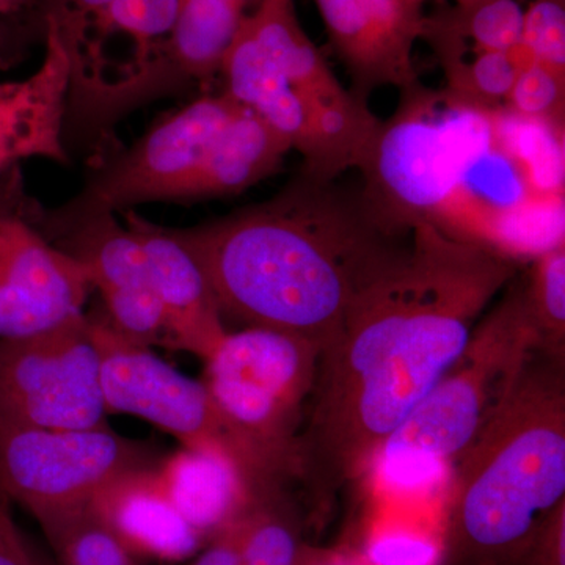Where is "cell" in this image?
Masks as SVG:
<instances>
[{
    "label": "cell",
    "mask_w": 565,
    "mask_h": 565,
    "mask_svg": "<svg viewBox=\"0 0 565 565\" xmlns=\"http://www.w3.org/2000/svg\"><path fill=\"white\" fill-rule=\"evenodd\" d=\"M503 107L519 117L564 126L565 74L537 62H523Z\"/></svg>",
    "instance_id": "cb8c5ba5"
},
{
    "label": "cell",
    "mask_w": 565,
    "mask_h": 565,
    "mask_svg": "<svg viewBox=\"0 0 565 565\" xmlns=\"http://www.w3.org/2000/svg\"><path fill=\"white\" fill-rule=\"evenodd\" d=\"M424 3L430 2V0H423Z\"/></svg>",
    "instance_id": "1f68e13d"
},
{
    "label": "cell",
    "mask_w": 565,
    "mask_h": 565,
    "mask_svg": "<svg viewBox=\"0 0 565 565\" xmlns=\"http://www.w3.org/2000/svg\"><path fill=\"white\" fill-rule=\"evenodd\" d=\"M519 270L516 259L429 223L412 228L319 355L296 446V481L315 511L377 459Z\"/></svg>",
    "instance_id": "6da1fadb"
},
{
    "label": "cell",
    "mask_w": 565,
    "mask_h": 565,
    "mask_svg": "<svg viewBox=\"0 0 565 565\" xmlns=\"http://www.w3.org/2000/svg\"><path fill=\"white\" fill-rule=\"evenodd\" d=\"M437 557V548L430 542L403 535L382 539L370 548L373 565H434Z\"/></svg>",
    "instance_id": "484cf974"
},
{
    "label": "cell",
    "mask_w": 565,
    "mask_h": 565,
    "mask_svg": "<svg viewBox=\"0 0 565 565\" xmlns=\"http://www.w3.org/2000/svg\"><path fill=\"white\" fill-rule=\"evenodd\" d=\"M423 40L433 46L446 79V90L486 109H500L522 68L516 52L476 51L455 33L424 21Z\"/></svg>",
    "instance_id": "d6986e66"
},
{
    "label": "cell",
    "mask_w": 565,
    "mask_h": 565,
    "mask_svg": "<svg viewBox=\"0 0 565 565\" xmlns=\"http://www.w3.org/2000/svg\"><path fill=\"white\" fill-rule=\"evenodd\" d=\"M43 63L28 79L0 82V173L24 159L70 163L63 141L68 62L55 32L44 28Z\"/></svg>",
    "instance_id": "e0dca14e"
},
{
    "label": "cell",
    "mask_w": 565,
    "mask_h": 565,
    "mask_svg": "<svg viewBox=\"0 0 565 565\" xmlns=\"http://www.w3.org/2000/svg\"><path fill=\"white\" fill-rule=\"evenodd\" d=\"M35 0H0V14L17 13L22 9H29Z\"/></svg>",
    "instance_id": "4dcf8cb0"
},
{
    "label": "cell",
    "mask_w": 565,
    "mask_h": 565,
    "mask_svg": "<svg viewBox=\"0 0 565 565\" xmlns=\"http://www.w3.org/2000/svg\"><path fill=\"white\" fill-rule=\"evenodd\" d=\"M541 344L526 292V277L505 286L504 296L473 333L459 359L388 438L381 457L392 465L455 459L481 429Z\"/></svg>",
    "instance_id": "52a82bcc"
},
{
    "label": "cell",
    "mask_w": 565,
    "mask_h": 565,
    "mask_svg": "<svg viewBox=\"0 0 565 565\" xmlns=\"http://www.w3.org/2000/svg\"><path fill=\"white\" fill-rule=\"evenodd\" d=\"M20 167L0 173V340L32 337L84 313V267L36 225Z\"/></svg>",
    "instance_id": "7c38bea8"
},
{
    "label": "cell",
    "mask_w": 565,
    "mask_h": 565,
    "mask_svg": "<svg viewBox=\"0 0 565 565\" xmlns=\"http://www.w3.org/2000/svg\"><path fill=\"white\" fill-rule=\"evenodd\" d=\"M40 525L58 565H139L88 504L47 516Z\"/></svg>",
    "instance_id": "44dd1931"
},
{
    "label": "cell",
    "mask_w": 565,
    "mask_h": 565,
    "mask_svg": "<svg viewBox=\"0 0 565 565\" xmlns=\"http://www.w3.org/2000/svg\"><path fill=\"white\" fill-rule=\"evenodd\" d=\"M158 473L174 508L207 542L237 522L259 497L228 456L211 449L182 446Z\"/></svg>",
    "instance_id": "ac0fdd59"
},
{
    "label": "cell",
    "mask_w": 565,
    "mask_h": 565,
    "mask_svg": "<svg viewBox=\"0 0 565 565\" xmlns=\"http://www.w3.org/2000/svg\"><path fill=\"white\" fill-rule=\"evenodd\" d=\"M514 565H565V505L546 522Z\"/></svg>",
    "instance_id": "4316f807"
},
{
    "label": "cell",
    "mask_w": 565,
    "mask_h": 565,
    "mask_svg": "<svg viewBox=\"0 0 565 565\" xmlns=\"http://www.w3.org/2000/svg\"><path fill=\"white\" fill-rule=\"evenodd\" d=\"M121 217L147 253L152 286L166 311L172 349L206 362L228 332L202 264L172 228L156 225L134 210L121 212Z\"/></svg>",
    "instance_id": "5bb4252c"
},
{
    "label": "cell",
    "mask_w": 565,
    "mask_h": 565,
    "mask_svg": "<svg viewBox=\"0 0 565 565\" xmlns=\"http://www.w3.org/2000/svg\"><path fill=\"white\" fill-rule=\"evenodd\" d=\"M308 550L300 516L281 487L259 494L241 516L243 565H302Z\"/></svg>",
    "instance_id": "ffe728a7"
},
{
    "label": "cell",
    "mask_w": 565,
    "mask_h": 565,
    "mask_svg": "<svg viewBox=\"0 0 565 565\" xmlns=\"http://www.w3.org/2000/svg\"><path fill=\"white\" fill-rule=\"evenodd\" d=\"M88 505L137 559L182 563L207 542L174 508L158 470L151 468L117 476L93 494Z\"/></svg>",
    "instance_id": "2e32d148"
},
{
    "label": "cell",
    "mask_w": 565,
    "mask_h": 565,
    "mask_svg": "<svg viewBox=\"0 0 565 565\" xmlns=\"http://www.w3.org/2000/svg\"><path fill=\"white\" fill-rule=\"evenodd\" d=\"M330 47L351 77L349 88L370 102L375 90L418 82L414 47L423 39V0H315Z\"/></svg>",
    "instance_id": "4fadbf2b"
},
{
    "label": "cell",
    "mask_w": 565,
    "mask_h": 565,
    "mask_svg": "<svg viewBox=\"0 0 565 565\" xmlns=\"http://www.w3.org/2000/svg\"><path fill=\"white\" fill-rule=\"evenodd\" d=\"M263 0H181L158 58L139 82L129 111L218 76L241 24Z\"/></svg>",
    "instance_id": "9a60e30c"
},
{
    "label": "cell",
    "mask_w": 565,
    "mask_h": 565,
    "mask_svg": "<svg viewBox=\"0 0 565 565\" xmlns=\"http://www.w3.org/2000/svg\"><path fill=\"white\" fill-rule=\"evenodd\" d=\"M321 348L277 330L226 334L203 384L269 481L296 479V446Z\"/></svg>",
    "instance_id": "ba28073f"
},
{
    "label": "cell",
    "mask_w": 565,
    "mask_h": 565,
    "mask_svg": "<svg viewBox=\"0 0 565 565\" xmlns=\"http://www.w3.org/2000/svg\"><path fill=\"white\" fill-rule=\"evenodd\" d=\"M523 13L519 0H479L444 7L427 20L455 33L476 51L516 52L522 44Z\"/></svg>",
    "instance_id": "7402d4cb"
},
{
    "label": "cell",
    "mask_w": 565,
    "mask_h": 565,
    "mask_svg": "<svg viewBox=\"0 0 565 565\" xmlns=\"http://www.w3.org/2000/svg\"><path fill=\"white\" fill-rule=\"evenodd\" d=\"M143 463L139 446L109 427L55 430L0 422L3 494L39 523L88 504L111 479Z\"/></svg>",
    "instance_id": "8fae6325"
},
{
    "label": "cell",
    "mask_w": 565,
    "mask_h": 565,
    "mask_svg": "<svg viewBox=\"0 0 565 565\" xmlns=\"http://www.w3.org/2000/svg\"><path fill=\"white\" fill-rule=\"evenodd\" d=\"M291 151L280 134L225 92L204 95L152 126L131 147L102 152L84 188L36 225L51 239L68 226L147 203L237 195L273 177Z\"/></svg>",
    "instance_id": "5b68a950"
},
{
    "label": "cell",
    "mask_w": 565,
    "mask_h": 565,
    "mask_svg": "<svg viewBox=\"0 0 565 565\" xmlns=\"http://www.w3.org/2000/svg\"><path fill=\"white\" fill-rule=\"evenodd\" d=\"M172 230L202 264L223 318L303 338L321 351L412 234L382 225L362 191L303 170L266 202Z\"/></svg>",
    "instance_id": "7a4b0ae2"
},
{
    "label": "cell",
    "mask_w": 565,
    "mask_h": 565,
    "mask_svg": "<svg viewBox=\"0 0 565 565\" xmlns=\"http://www.w3.org/2000/svg\"><path fill=\"white\" fill-rule=\"evenodd\" d=\"M302 565H351L348 559L330 553L316 552V550H308Z\"/></svg>",
    "instance_id": "f546056e"
},
{
    "label": "cell",
    "mask_w": 565,
    "mask_h": 565,
    "mask_svg": "<svg viewBox=\"0 0 565 565\" xmlns=\"http://www.w3.org/2000/svg\"><path fill=\"white\" fill-rule=\"evenodd\" d=\"M181 0H35L68 62L66 151L104 145L172 31ZM32 6V7H33Z\"/></svg>",
    "instance_id": "8992f818"
},
{
    "label": "cell",
    "mask_w": 565,
    "mask_h": 565,
    "mask_svg": "<svg viewBox=\"0 0 565 565\" xmlns=\"http://www.w3.org/2000/svg\"><path fill=\"white\" fill-rule=\"evenodd\" d=\"M519 52L523 61L565 74V0H531Z\"/></svg>",
    "instance_id": "d4e9b609"
},
{
    "label": "cell",
    "mask_w": 565,
    "mask_h": 565,
    "mask_svg": "<svg viewBox=\"0 0 565 565\" xmlns=\"http://www.w3.org/2000/svg\"><path fill=\"white\" fill-rule=\"evenodd\" d=\"M399 92L359 167L364 203L394 233L429 223L470 243L489 239L533 199L501 134V107L486 109L419 81Z\"/></svg>",
    "instance_id": "3957f363"
},
{
    "label": "cell",
    "mask_w": 565,
    "mask_h": 565,
    "mask_svg": "<svg viewBox=\"0 0 565 565\" xmlns=\"http://www.w3.org/2000/svg\"><path fill=\"white\" fill-rule=\"evenodd\" d=\"M102 355L90 316L0 340V422L76 430L107 427Z\"/></svg>",
    "instance_id": "30bf717a"
},
{
    "label": "cell",
    "mask_w": 565,
    "mask_h": 565,
    "mask_svg": "<svg viewBox=\"0 0 565 565\" xmlns=\"http://www.w3.org/2000/svg\"><path fill=\"white\" fill-rule=\"evenodd\" d=\"M526 292L542 348L565 353V244L535 256Z\"/></svg>",
    "instance_id": "603a6c76"
},
{
    "label": "cell",
    "mask_w": 565,
    "mask_h": 565,
    "mask_svg": "<svg viewBox=\"0 0 565 565\" xmlns=\"http://www.w3.org/2000/svg\"><path fill=\"white\" fill-rule=\"evenodd\" d=\"M441 565H514L565 505V353H527L455 457Z\"/></svg>",
    "instance_id": "277c9868"
},
{
    "label": "cell",
    "mask_w": 565,
    "mask_h": 565,
    "mask_svg": "<svg viewBox=\"0 0 565 565\" xmlns=\"http://www.w3.org/2000/svg\"><path fill=\"white\" fill-rule=\"evenodd\" d=\"M189 565H243L241 555V519L226 526L193 556Z\"/></svg>",
    "instance_id": "f1b7e54d"
},
{
    "label": "cell",
    "mask_w": 565,
    "mask_h": 565,
    "mask_svg": "<svg viewBox=\"0 0 565 565\" xmlns=\"http://www.w3.org/2000/svg\"><path fill=\"white\" fill-rule=\"evenodd\" d=\"M90 319L102 355V386L109 414L139 416L177 437L184 448L228 456L255 492L278 486L263 473L203 382L181 374L150 348L126 341L107 326L103 315Z\"/></svg>",
    "instance_id": "9c48e42d"
},
{
    "label": "cell",
    "mask_w": 565,
    "mask_h": 565,
    "mask_svg": "<svg viewBox=\"0 0 565 565\" xmlns=\"http://www.w3.org/2000/svg\"><path fill=\"white\" fill-rule=\"evenodd\" d=\"M0 565H52L29 544L3 498H0Z\"/></svg>",
    "instance_id": "83f0119b"
}]
</instances>
